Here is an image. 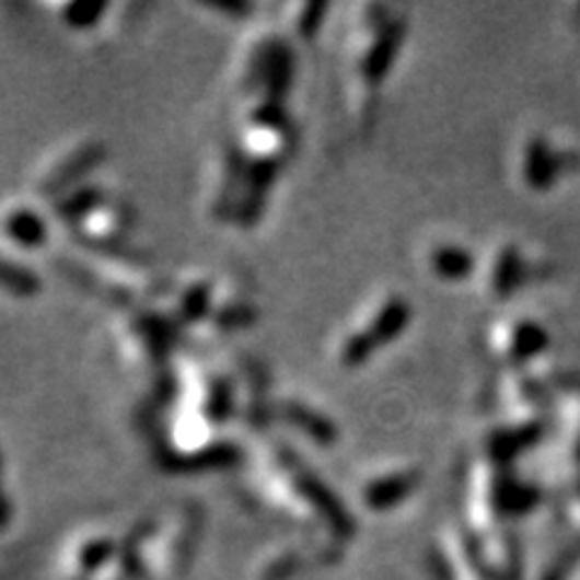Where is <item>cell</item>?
Masks as SVG:
<instances>
[{
	"mask_svg": "<svg viewBox=\"0 0 580 580\" xmlns=\"http://www.w3.org/2000/svg\"><path fill=\"white\" fill-rule=\"evenodd\" d=\"M25 269H18V266L8 264L0 259V286H5L13 290V293H30V290L37 286L30 274H22Z\"/></svg>",
	"mask_w": 580,
	"mask_h": 580,
	"instance_id": "cell-8",
	"label": "cell"
},
{
	"mask_svg": "<svg viewBox=\"0 0 580 580\" xmlns=\"http://www.w3.org/2000/svg\"><path fill=\"white\" fill-rule=\"evenodd\" d=\"M0 472H3V467H0ZM8 518V506H5V494H3V477H0V525H3Z\"/></svg>",
	"mask_w": 580,
	"mask_h": 580,
	"instance_id": "cell-9",
	"label": "cell"
},
{
	"mask_svg": "<svg viewBox=\"0 0 580 580\" xmlns=\"http://www.w3.org/2000/svg\"><path fill=\"white\" fill-rule=\"evenodd\" d=\"M411 320L409 300L399 293H385L370 305L368 317L358 324L356 332L346 334L341 341V363L358 366L373 356L380 346L397 339Z\"/></svg>",
	"mask_w": 580,
	"mask_h": 580,
	"instance_id": "cell-4",
	"label": "cell"
},
{
	"mask_svg": "<svg viewBox=\"0 0 580 580\" xmlns=\"http://www.w3.org/2000/svg\"><path fill=\"white\" fill-rule=\"evenodd\" d=\"M506 174L525 196H549L580 172V143L549 124H532L508 143Z\"/></svg>",
	"mask_w": 580,
	"mask_h": 580,
	"instance_id": "cell-1",
	"label": "cell"
},
{
	"mask_svg": "<svg viewBox=\"0 0 580 580\" xmlns=\"http://www.w3.org/2000/svg\"><path fill=\"white\" fill-rule=\"evenodd\" d=\"M100 160V148L90 146V148H80L78 153H73L68 160L56 162V165L49 170V177L42 182V189H54V187H63V184L73 182V177H80V172L88 170L92 162Z\"/></svg>",
	"mask_w": 580,
	"mask_h": 580,
	"instance_id": "cell-7",
	"label": "cell"
},
{
	"mask_svg": "<svg viewBox=\"0 0 580 580\" xmlns=\"http://www.w3.org/2000/svg\"><path fill=\"white\" fill-rule=\"evenodd\" d=\"M552 271V259L535 240L515 232H501L479 250L477 274L472 283L491 305H506Z\"/></svg>",
	"mask_w": 580,
	"mask_h": 580,
	"instance_id": "cell-2",
	"label": "cell"
},
{
	"mask_svg": "<svg viewBox=\"0 0 580 580\" xmlns=\"http://www.w3.org/2000/svg\"><path fill=\"white\" fill-rule=\"evenodd\" d=\"M0 230L20 247H39L46 240L44 220L30 208H10L0 218Z\"/></svg>",
	"mask_w": 580,
	"mask_h": 580,
	"instance_id": "cell-6",
	"label": "cell"
},
{
	"mask_svg": "<svg viewBox=\"0 0 580 580\" xmlns=\"http://www.w3.org/2000/svg\"><path fill=\"white\" fill-rule=\"evenodd\" d=\"M552 346V327L544 312L513 303L498 305L484 327V351L501 370L530 368Z\"/></svg>",
	"mask_w": 580,
	"mask_h": 580,
	"instance_id": "cell-3",
	"label": "cell"
},
{
	"mask_svg": "<svg viewBox=\"0 0 580 580\" xmlns=\"http://www.w3.org/2000/svg\"><path fill=\"white\" fill-rule=\"evenodd\" d=\"M479 252L457 232H440L424 247V266L440 283L472 281L477 274Z\"/></svg>",
	"mask_w": 580,
	"mask_h": 580,
	"instance_id": "cell-5",
	"label": "cell"
}]
</instances>
